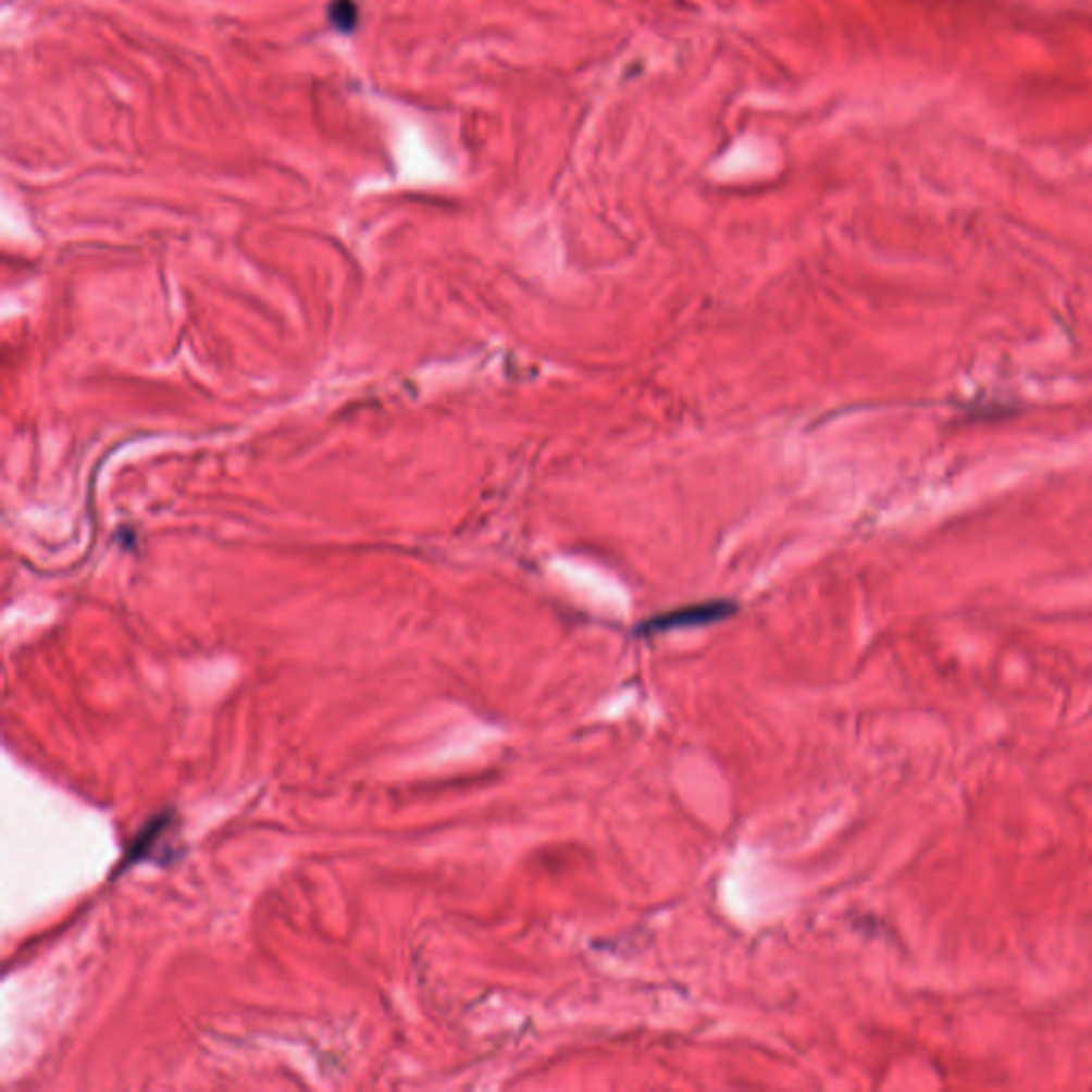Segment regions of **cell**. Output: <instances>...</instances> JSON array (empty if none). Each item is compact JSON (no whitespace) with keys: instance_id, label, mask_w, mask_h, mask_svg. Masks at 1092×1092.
Masks as SVG:
<instances>
[{"instance_id":"2","label":"cell","mask_w":1092,"mask_h":1092,"mask_svg":"<svg viewBox=\"0 0 1092 1092\" xmlns=\"http://www.w3.org/2000/svg\"><path fill=\"white\" fill-rule=\"evenodd\" d=\"M328 17L339 30H352L357 24L359 11L352 0H335L328 9Z\"/></svg>"},{"instance_id":"1","label":"cell","mask_w":1092,"mask_h":1092,"mask_svg":"<svg viewBox=\"0 0 1092 1092\" xmlns=\"http://www.w3.org/2000/svg\"><path fill=\"white\" fill-rule=\"evenodd\" d=\"M732 610H734V606L728 604V601L698 604V606H690V608H681V610H674V612L659 615L656 619L647 621L643 630L645 632H666V630H674V628L703 625V623H712V621H719V619L728 617Z\"/></svg>"}]
</instances>
